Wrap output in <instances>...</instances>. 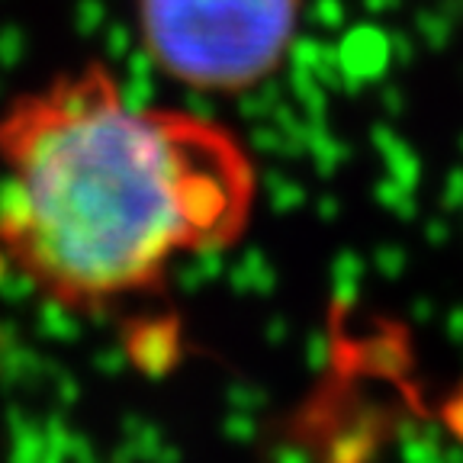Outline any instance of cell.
Instances as JSON below:
<instances>
[{
  "mask_svg": "<svg viewBox=\"0 0 463 463\" xmlns=\"http://www.w3.org/2000/svg\"><path fill=\"white\" fill-rule=\"evenodd\" d=\"M251 181L232 136L136 103L100 58L0 109V251L68 309L138 297L181 254L229 245Z\"/></svg>",
  "mask_w": 463,
  "mask_h": 463,
  "instance_id": "1",
  "label": "cell"
},
{
  "mask_svg": "<svg viewBox=\"0 0 463 463\" xmlns=\"http://www.w3.org/2000/svg\"><path fill=\"white\" fill-rule=\"evenodd\" d=\"M148 65L194 94H241L283 65L299 0H136Z\"/></svg>",
  "mask_w": 463,
  "mask_h": 463,
  "instance_id": "2",
  "label": "cell"
},
{
  "mask_svg": "<svg viewBox=\"0 0 463 463\" xmlns=\"http://www.w3.org/2000/svg\"><path fill=\"white\" fill-rule=\"evenodd\" d=\"M370 444H373V438H370L364 428H351V431H345L341 438H335L328 463H367Z\"/></svg>",
  "mask_w": 463,
  "mask_h": 463,
  "instance_id": "3",
  "label": "cell"
},
{
  "mask_svg": "<svg viewBox=\"0 0 463 463\" xmlns=\"http://www.w3.org/2000/svg\"><path fill=\"white\" fill-rule=\"evenodd\" d=\"M444 419H448L450 431H454L457 438L463 441V392H457V396L448 402V409H444Z\"/></svg>",
  "mask_w": 463,
  "mask_h": 463,
  "instance_id": "4",
  "label": "cell"
},
{
  "mask_svg": "<svg viewBox=\"0 0 463 463\" xmlns=\"http://www.w3.org/2000/svg\"><path fill=\"white\" fill-rule=\"evenodd\" d=\"M0 254H4V251H0Z\"/></svg>",
  "mask_w": 463,
  "mask_h": 463,
  "instance_id": "5",
  "label": "cell"
}]
</instances>
